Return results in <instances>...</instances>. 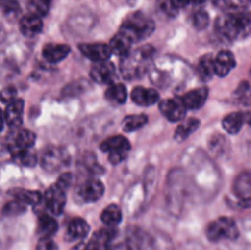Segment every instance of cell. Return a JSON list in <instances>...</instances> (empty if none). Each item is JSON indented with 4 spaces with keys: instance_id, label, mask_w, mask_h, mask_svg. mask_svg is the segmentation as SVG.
I'll list each match as a JSON object with an SVG mask.
<instances>
[{
    "instance_id": "25",
    "label": "cell",
    "mask_w": 251,
    "mask_h": 250,
    "mask_svg": "<svg viewBox=\"0 0 251 250\" xmlns=\"http://www.w3.org/2000/svg\"><path fill=\"white\" fill-rule=\"evenodd\" d=\"M245 123L244 113H230V114L226 115L222 120L223 129L228 132V134L235 135L242 130L243 125Z\"/></svg>"
},
{
    "instance_id": "21",
    "label": "cell",
    "mask_w": 251,
    "mask_h": 250,
    "mask_svg": "<svg viewBox=\"0 0 251 250\" xmlns=\"http://www.w3.org/2000/svg\"><path fill=\"white\" fill-rule=\"evenodd\" d=\"M42 29H43L42 17L37 16V15L29 14L20 20V31H21L24 36L32 38V37L41 33Z\"/></svg>"
},
{
    "instance_id": "26",
    "label": "cell",
    "mask_w": 251,
    "mask_h": 250,
    "mask_svg": "<svg viewBox=\"0 0 251 250\" xmlns=\"http://www.w3.org/2000/svg\"><path fill=\"white\" fill-rule=\"evenodd\" d=\"M200 126V120L196 119V118H189L185 122L181 123L178 127H176V132H174V140H176L178 142L184 141V140L188 139L194 131L199 129Z\"/></svg>"
},
{
    "instance_id": "27",
    "label": "cell",
    "mask_w": 251,
    "mask_h": 250,
    "mask_svg": "<svg viewBox=\"0 0 251 250\" xmlns=\"http://www.w3.org/2000/svg\"><path fill=\"white\" fill-rule=\"evenodd\" d=\"M234 190L242 200L251 201V173H243L235 180Z\"/></svg>"
},
{
    "instance_id": "4",
    "label": "cell",
    "mask_w": 251,
    "mask_h": 250,
    "mask_svg": "<svg viewBox=\"0 0 251 250\" xmlns=\"http://www.w3.org/2000/svg\"><path fill=\"white\" fill-rule=\"evenodd\" d=\"M206 235L211 242H221L223 239L234 240L239 235L238 225L230 217H220L212 221L206 228Z\"/></svg>"
},
{
    "instance_id": "8",
    "label": "cell",
    "mask_w": 251,
    "mask_h": 250,
    "mask_svg": "<svg viewBox=\"0 0 251 250\" xmlns=\"http://www.w3.org/2000/svg\"><path fill=\"white\" fill-rule=\"evenodd\" d=\"M36 142V134L26 129L12 130L7 136L6 147L10 154H15L17 152L29 150L33 147Z\"/></svg>"
},
{
    "instance_id": "23",
    "label": "cell",
    "mask_w": 251,
    "mask_h": 250,
    "mask_svg": "<svg viewBox=\"0 0 251 250\" xmlns=\"http://www.w3.org/2000/svg\"><path fill=\"white\" fill-rule=\"evenodd\" d=\"M105 100L113 105H122L127 100V90L123 83H110L105 90Z\"/></svg>"
},
{
    "instance_id": "30",
    "label": "cell",
    "mask_w": 251,
    "mask_h": 250,
    "mask_svg": "<svg viewBox=\"0 0 251 250\" xmlns=\"http://www.w3.org/2000/svg\"><path fill=\"white\" fill-rule=\"evenodd\" d=\"M149 122V118L145 114H132L127 115L124 118L122 123V127L125 132L136 131V130L141 129Z\"/></svg>"
},
{
    "instance_id": "19",
    "label": "cell",
    "mask_w": 251,
    "mask_h": 250,
    "mask_svg": "<svg viewBox=\"0 0 251 250\" xmlns=\"http://www.w3.org/2000/svg\"><path fill=\"white\" fill-rule=\"evenodd\" d=\"M208 97V88L207 87H200L196 90H191L186 92L185 95L181 96V100H183L184 105L188 109H199L205 104Z\"/></svg>"
},
{
    "instance_id": "28",
    "label": "cell",
    "mask_w": 251,
    "mask_h": 250,
    "mask_svg": "<svg viewBox=\"0 0 251 250\" xmlns=\"http://www.w3.org/2000/svg\"><path fill=\"white\" fill-rule=\"evenodd\" d=\"M100 220L108 227H117L123 220L122 210L118 205H109L102 211Z\"/></svg>"
},
{
    "instance_id": "42",
    "label": "cell",
    "mask_w": 251,
    "mask_h": 250,
    "mask_svg": "<svg viewBox=\"0 0 251 250\" xmlns=\"http://www.w3.org/2000/svg\"><path fill=\"white\" fill-rule=\"evenodd\" d=\"M172 4L176 9H183V7L188 6L189 4H193V0H172Z\"/></svg>"
},
{
    "instance_id": "5",
    "label": "cell",
    "mask_w": 251,
    "mask_h": 250,
    "mask_svg": "<svg viewBox=\"0 0 251 250\" xmlns=\"http://www.w3.org/2000/svg\"><path fill=\"white\" fill-rule=\"evenodd\" d=\"M100 150L108 153V159L112 164H119L127 157L130 151L129 140L122 135L108 137L100 144Z\"/></svg>"
},
{
    "instance_id": "10",
    "label": "cell",
    "mask_w": 251,
    "mask_h": 250,
    "mask_svg": "<svg viewBox=\"0 0 251 250\" xmlns=\"http://www.w3.org/2000/svg\"><path fill=\"white\" fill-rule=\"evenodd\" d=\"M104 194V185L98 179H90L85 181L82 185L78 186L76 195L78 196V200L81 202H96L100 200Z\"/></svg>"
},
{
    "instance_id": "43",
    "label": "cell",
    "mask_w": 251,
    "mask_h": 250,
    "mask_svg": "<svg viewBox=\"0 0 251 250\" xmlns=\"http://www.w3.org/2000/svg\"><path fill=\"white\" fill-rule=\"evenodd\" d=\"M109 250H132V248L127 243H119L117 245H112Z\"/></svg>"
},
{
    "instance_id": "9",
    "label": "cell",
    "mask_w": 251,
    "mask_h": 250,
    "mask_svg": "<svg viewBox=\"0 0 251 250\" xmlns=\"http://www.w3.org/2000/svg\"><path fill=\"white\" fill-rule=\"evenodd\" d=\"M66 189L63 186L59 185L58 183L53 184L50 188L47 189L44 193L43 201L46 208L49 211L51 215L59 216L63 213L64 208H65L66 203Z\"/></svg>"
},
{
    "instance_id": "37",
    "label": "cell",
    "mask_w": 251,
    "mask_h": 250,
    "mask_svg": "<svg viewBox=\"0 0 251 250\" xmlns=\"http://www.w3.org/2000/svg\"><path fill=\"white\" fill-rule=\"evenodd\" d=\"M250 2L251 0H217V4L221 5L222 7L235 10V11L243 10L244 7H247Z\"/></svg>"
},
{
    "instance_id": "39",
    "label": "cell",
    "mask_w": 251,
    "mask_h": 250,
    "mask_svg": "<svg viewBox=\"0 0 251 250\" xmlns=\"http://www.w3.org/2000/svg\"><path fill=\"white\" fill-rule=\"evenodd\" d=\"M37 250H58V247L51 240V238H47V239H39Z\"/></svg>"
},
{
    "instance_id": "7",
    "label": "cell",
    "mask_w": 251,
    "mask_h": 250,
    "mask_svg": "<svg viewBox=\"0 0 251 250\" xmlns=\"http://www.w3.org/2000/svg\"><path fill=\"white\" fill-rule=\"evenodd\" d=\"M69 154L66 153L65 150L63 147L56 146H48L43 150L41 154V166L43 167L46 171L48 172H56L61 169L63 167L68 166Z\"/></svg>"
},
{
    "instance_id": "15",
    "label": "cell",
    "mask_w": 251,
    "mask_h": 250,
    "mask_svg": "<svg viewBox=\"0 0 251 250\" xmlns=\"http://www.w3.org/2000/svg\"><path fill=\"white\" fill-rule=\"evenodd\" d=\"M134 43L135 42L132 41L131 37L119 29V32L110 39L109 46L113 54L120 56V58H125L131 53V47Z\"/></svg>"
},
{
    "instance_id": "2",
    "label": "cell",
    "mask_w": 251,
    "mask_h": 250,
    "mask_svg": "<svg viewBox=\"0 0 251 250\" xmlns=\"http://www.w3.org/2000/svg\"><path fill=\"white\" fill-rule=\"evenodd\" d=\"M152 54H153V49L151 48V46H145L137 50L131 51L125 58H122L120 73L123 77L129 78V80L141 77L149 68Z\"/></svg>"
},
{
    "instance_id": "13",
    "label": "cell",
    "mask_w": 251,
    "mask_h": 250,
    "mask_svg": "<svg viewBox=\"0 0 251 250\" xmlns=\"http://www.w3.org/2000/svg\"><path fill=\"white\" fill-rule=\"evenodd\" d=\"M91 78L98 83L103 85H110L114 81L117 76V70H115L114 64L110 63L109 60L100 61L95 63L91 68Z\"/></svg>"
},
{
    "instance_id": "36",
    "label": "cell",
    "mask_w": 251,
    "mask_h": 250,
    "mask_svg": "<svg viewBox=\"0 0 251 250\" xmlns=\"http://www.w3.org/2000/svg\"><path fill=\"white\" fill-rule=\"evenodd\" d=\"M157 9L167 17H176L178 15V9L174 7L172 0H157Z\"/></svg>"
},
{
    "instance_id": "3",
    "label": "cell",
    "mask_w": 251,
    "mask_h": 250,
    "mask_svg": "<svg viewBox=\"0 0 251 250\" xmlns=\"http://www.w3.org/2000/svg\"><path fill=\"white\" fill-rule=\"evenodd\" d=\"M120 29L125 32L127 36L131 37L132 41L136 43L153 33L154 22L153 20L150 19L142 12H134V14L129 15L126 20L123 22Z\"/></svg>"
},
{
    "instance_id": "18",
    "label": "cell",
    "mask_w": 251,
    "mask_h": 250,
    "mask_svg": "<svg viewBox=\"0 0 251 250\" xmlns=\"http://www.w3.org/2000/svg\"><path fill=\"white\" fill-rule=\"evenodd\" d=\"M70 53V47L68 44H59V43H49L46 44L42 50L44 60L50 64H56L59 61L64 60Z\"/></svg>"
},
{
    "instance_id": "1",
    "label": "cell",
    "mask_w": 251,
    "mask_h": 250,
    "mask_svg": "<svg viewBox=\"0 0 251 250\" xmlns=\"http://www.w3.org/2000/svg\"><path fill=\"white\" fill-rule=\"evenodd\" d=\"M215 27L216 31L228 41L247 38L251 34V12L239 10L221 15Z\"/></svg>"
},
{
    "instance_id": "24",
    "label": "cell",
    "mask_w": 251,
    "mask_h": 250,
    "mask_svg": "<svg viewBox=\"0 0 251 250\" xmlns=\"http://www.w3.org/2000/svg\"><path fill=\"white\" fill-rule=\"evenodd\" d=\"M9 195H11L14 199L22 201L24 203L28 205H38L42 201V194L36 190H27V189L22 188H15L9 190Z\"/></svg>"
},
{
    "instance_id": "34",
    "label": "cell",
    "mask_w": 251,
    "mask_h": 250,
    "mask_svg": "<svg viewBox=\"0 0 251 250\" xmlns=\"http://www.w3.org/2000/svg\"><path fill=\"white\" fill-rule=\"evenodd\" d=\"M234 97L244 104H251V87L248 82H242L235 91Z\"/></svg>"
},
{
    "instance_id": "20",
    "label": "cell",
    "mask_w": 251,
    "mask_h": 250,
    "mask_svg": "<svg viewBox=\"0 0 251 250\" xmlns=\"http://www.w3.org/2000/svg\"><path fill=\"white\" fill-rule=\"evenodd\" d=\"M235 66V58L232 51L222 50L215 58V71L216 75L225 77Z\"/></svg>"
},
{
    "instance_id": "41",
    "label": "cell",
    "mask_w": 251,
    "mask_h": 250,
    "mask_svg": "<svg viewBox=\"0 0 251 250\" xmlns=\"http://www.w3.org/2000/svg\"><path fill=\"white\" fill-rule=\"evenodd\" d=\"M15 96H16V91H15L14 88H12V87L6 88V90L2 91V93H1L2 102L10 103V102H11V100H16V98H15Z\"/></svg>"
},
{
    "instance_id": "17",
    "label": "cell",
    "mask_w": 251,
    "mask_h": 250,
    "mask_svg": "<svg viewBox=\"0 0 251 250\" xmlns=\"http://www.w3.org/2000/svg\"><path fill=\"white\" fill-rule=\"evenodd\" d=\"M90 232V225L83 218L76 217L69 222L66 228V240L69 242H76V240L85 239Z\"/></svg>"
},
{
    "instance_id": "16",
    "label": "cell",
    "mask_w": 251,
    "mask_h": 250,
    "mask_svg": "<svg viewBox=\"0 0 251 250\" xmlns=\"http://www.w3.org/2000/svg\"><path fill=\"white\" fill-rule=\"evenodd\" d=\"M131 100L141 107H150L159 100V93L154 88H146L137 86L131 91Z\"/></svg>"
},
{
    "instance_id": "31",
    "label": "cell",
    "mask_w": 251,
    "mask_h": 250,
    "mask_svg": "<svg viewBox=\"0 0 251 250\" xmlns=\"http://www.w3.org/2000/svg\"><path fill=\"white\" fill-rule=\"evenodd\" d=\"M11 156L12 159H14L16 163L25 167H34L37 164V162H38V157H37V154L34 153L33 151H31V149L17 152V153L11 154Z\"/></svg>"
},
{
    "instance_id": "44",
    "label": "cell",
    "mask_w": 251,
    "mask_h": 250,
    "mask_svg": "<svg viewBox=\"0 0 251 250\" xmlns=\"http://www.w3.org/2000/svg\"><path fill=\"white\" fill-rule=\"evenodd\" d=\"M244 117H245V123L251 126V112L244 113Z\"/></svg>"
},
{
    "instance_id": "6",
    "label": "cell",
    "mask_w": 251,
    "mask_h": 250,
    "mask_svg": "<svg viewBox=\"0 0 251 250\" xmlns=\"http://www.w3.org/2000/svg\"><path fill=\"white\" fill-rule=\"evenodd\" d=\"M117 237L115 227H104L96 232L88 243H80L71 250H109L112 242Z\"/></svg>"
},
{
    "instance_id": "11",
    "label": "cell",
    "mask_w": 251,
    "mask_h": 250,
    "mask_svg": "<svg viewBox=\"0 0 251 250\" xmlns=\"http://www.w3.org/2000/svg\"><path fill=\"white\" fill-rule=\"evenodd\" d=\"M159 110L169 122H179L185 117L188 108L184 105L181 98H169V100H161Z\"/></svg>"
},
{
    "instance_id": "32",
    "label": "cell",
    "mask_w": 251,
    "mask_h": 250,
    "mask_svg": "<svg viewBox=\"0 0 251 250\" xmlns=\"http://www.w3.org/2000/svg\"><path fill=\"white\" fill-rule=\"evenodd\" d=\"M51 5V0H28L29 14L37 15L39 17L46 16L47 12L49 11Z\"/></svg>"
},
{
    "instance_id": "12",
    "label": "cell",
    "mask_w": 251,
    "mask_h": 250,
    "mask_svg": "<svg viewBox=\"0 0 251 250\" xmlns=\"http://www.w3.org/2000/svg\"><path fill=\"white\" fill-rule=\"evenodd\" d=\"M78 48H80L81 53L93 63L108 60L113 54L109 44L98 43V42H96V43H81Z\"/></svg>"
},
{
    "instance_id": "35",
    "label": "cell",
    "mask_w": 251,
    "mask_h": 250,
    "mask_svg": "<svg viewBox=\"0 0 251 250\" xmlns=\"http://www.w3.org/2000/svg\"><path fill=\"white\" fill-rule=\"evenodd\" d=\"M191 22H193V26L195 27L196 29H203L208 26L210 24V17H208V14L203 10H200V11H196L195 14L191 17Z\"/></svg>"
},
{
    "instance_id": "38",
    "label": "cell",
    "mask_w": 251,
    "mask_h": 250,
    "mask_svg": "<svg viewBox=\"0 0 251 250\" xmlns=\"http://www.w3.org/2000/svg\"><path fill=\"white\" fill-rule=\"evenodd\" d=\"M2 10H4V14L7 15V16H15V15L19 14L20 7L16 1L7 0V1L2 2Z\"/></svg>"
},
{
    "instance_id": "22",
    "label": "cell",
    "mask_w": 251,
    "mask_h": 250,
    "mask_svg": "<svg viewBox=\"0 0 251 250\" xmlns=\"http://www.w3.org/2000/svg\"><path fill=\"white\" fill-rule=\"evenodd\" d=\"M56 230H58V223L55 218L47 213L39 215L38 222H37V233L39 235V239L51 238L55 234Z\"/></svg>"
},
{
    "instance_id": "33",
    "label": "cell",
    "mask_w": 251,
    "mask_h": 250,
    "mask_svg": "<svg viewBox=\"0 0 251 250\" xmlns=\"http://www.w3.org/2000/svg\"><path fill=\"white\" fill-rule=\"evenodd\" d=\"M27 205L24 203L22 201L14 199V201H10L2 208V212L5 216H12V215H20V213H24L26 211Z\"/></svg>"
},
{
    "instance_id": "40",
    "label": "cell",
    "mask_w": 251,
    "mask_h": 250,
    "mask_svg": "<svg viewBox=\"0 0 251 250\" xmlns=\"http://www.w3.org/2000/svg\"><path fill=\"white\" fill-rule=\"evenodd\" d=\"M73 180H74L73 174L64 173V174H61L60 176H59V179L56 180V183H58L59 185L63 186L64 189H66V190H68V189L70 188L71 184H73Z\"/></svg>"
},
{
    "instance_id": "14",
    "label": "cell",
    "mask_w": 251,
    "mask_h": 250,
    "mask_svg": "<svg viewBox=\"0 0 251 250\" xmlns=\"http://www.w3.org/2000/svg\"><path fill=\"white\" fill-rule=\"evenodd\" d=\"M4 120L11 130L20 129L24 120V100L16 98L7 103L4 110Z\"/></svg>"
},
{
    "instance_id": "29",
    "label": "cell",
    "mask_w": 251,
    "mask_h": 250,
    "mask_svg": "<svg viewBox=\"0 0 251 250\" xmlns=\"http://www.w3.org/2000/svg\"><path fill=\"white\" fill-rule=\"evenodd\" d=\"M198 74L202 81L211 80V78H212V76L216 75L215 59H213L210 54H207V55H203L202 58L199 60Z\"/></svg>"
}]
</instances>
